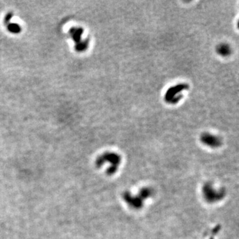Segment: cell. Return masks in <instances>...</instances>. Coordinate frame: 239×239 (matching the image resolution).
<instances>
[{
	"mask_svg": "<svg viewBox=\"0 0 239 239\" xmlns=\"http://www.w3.org/2000/svg\"><path fill=\"white\" fill-rule=\"evenodd\" d=\"M189 88L186 84H179L169 88L165 94L164 99L166 102L175 104L179 102V100L182 98V95L180 94L182 91Z\"/></svg>",
	"mask_w": 239,
	"mask_h": 239,
	"instance_id": "obj_1",
	"label": "cell"
},
{
	"mask_svg": "<svg viewBox=\"0 0 239 239\" xmlns=\"http://www.w3.org/2000/svg\"><path fill=\"white\" fill-rule=\"evenodd\" d=\"M201 140L203 143L211 146H217L220 144L219 137L209 134H204L201 136Z\"/></svg>",
	"mask_w": 239,
	"mask_h": 239,
	"instance_id": "obj_2",
	"label": "cell"
},
{
	"mask_svg": "<svg viewBox=\"0 0 239 239\" xmlns=\"http://www.w3.org/2000/svg\"><path fill=\"white\" fill-rule=\"evenodd\" d=\"M216 50L218 54L221 57H228V55L231 54L232 50L231 48L228 44L226 43H221L219 45L217 48H216Z\"/></svg>",
	"mask_w": 239,
	"mask_h": 239,
	"instance_id": "obj_3",
	"label": "cell"
}]
</instances>
